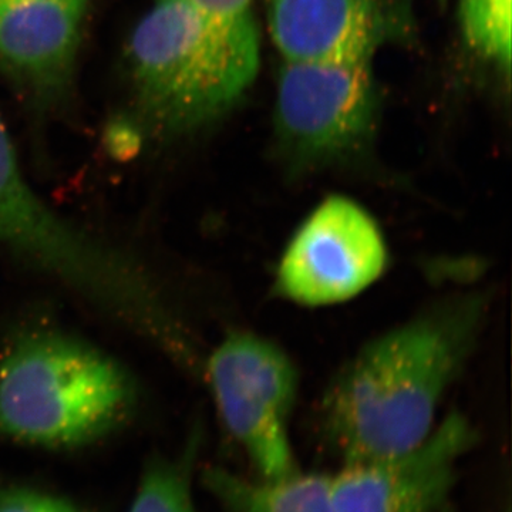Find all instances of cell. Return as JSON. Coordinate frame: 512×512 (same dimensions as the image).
<instances>
[{
	"label": "cell",
	"mask_w": 512,
	"mask_h": 512,
	"mask_svg": "<svg viewBox=\"0 0 512 512\" xmlns=\"http://www.w3.org/2000/svg\"><path fill=\"white\" fill-rule=\"evenodd\" d=\"M480 292L446 296L367 342L333 377L320 414L343 464L394 456L436 429L487 319Z\"/></svg>",
	"instance_id": "1"
},
{
	"label": "cell",
	"mask_w": 512,
	"mask_h": 512,
	"mask_svg": "<svg viewBox=\"0 0 512 512\" xmlns=\"http://www.w3.org/2000/svg\"><path fill=\"white\" fill-rule=\"evenodd\" d=\"M261 62L254 15L221 19L187 0H153L128 63L138 109L161 133H191L231 110Z\"/></svg>",
	"instance_id": "2"
},
{
	"label": "cell",
	"mask_w": 512,
	"mask_h": 512,
	"mask_svg": "<svg viewBox=\"0 0 512 512\" xmlns=\"http://www.w3.org/2000/svg\"><path fill=\"white\" fill-rule=\"evenodd\" d=\"M137 399L126 367L63 330H23L0 353V440L87 446L123 426Z\"/></svg>",
	"instance_id": "3"
},
{
	"label": "cell",
	"mask_w": 512,
	"mask_h": 512,
	"mask_svg": "<svg viewBox=\"0 0 512 512\" xmlns=\"http://www.w3.org/2000/svg\"><path fill=\"white\" fill-rule=\"evenodd\" d=\"M379 107L372 59L285 60L274 120L286 173L302 177L363 160Z\"/></svg>",
	"instance_id": "4"
},
{
	"label": "cell",
	"mask_w": 512,
	"mask_h": 512,
	"mask_svg": "<svg viewBox=\"0 0 512 512\" xmlns=\"http://www.w3.org/2000/svg\"><path fill=\"white\" fill-rule=\"evenodd\" d=\"M204 376L222 423L259 477L274 480L298 471L289 421L299 375L288 353L258 333L235 330L208 357Z\"/></svg>",
	"instance_id": "5"
},
{
	"label": "cell",
	"mask_w": 512,
	"mask_h": 512,
	"mask_svg": "<svg viewBox=\"0 0 512 512\" xmlns=\"http://www.w3.org/2000/svg\"><path fill=\"white\" fill-rule=\"evenodd\" d=\"M387 264L389 248L373 215L352 198L330 195L293 232L274 288L295 305L325 308L362 295Z\"/></svg>",
	"instance_id": "6"
},
{
	"label": "cell",
	"mask_w": 512,
	"mask_h": 512,
	"mask_svg": "<svg viewBox=\"0 0 512 512\" xmlns=\"http://www.w3.org/2000/svg\"><path fill=\"white\" fill-rule=\"evenodd\" d=\"M477 430L460 412L448 413L426 440L394 456L343 464L329 474L338 512H440Z\"/></svg>",
	"instance_id": "7"
},
{
	"label": "cell",
	"mask_w": 512,
	"mask_h": 512,
	"mask_svg": "<svg viewBox=\"0 0 512 512\" xmlns=\"http://www.w3.org/2000/svg\"><path fill=\"white\" fill-rule=\"evenodd\" d=\"M285 60L372 59L416 36L413 0H266Z\"/></svg>",
	"instance_id": "8"
},
{
	"label": "cell",
	"mask_w": 512,
	"mask_h": 512,
	"mask_svg": "<svg viewBox=\"0 0 512 512\" xmlns=\"http://www.w3.org/2000/svg\"><path fill=\"white\" fill-rule=\"evenodd\" d=\"M0 248L64 288L83 284L100 262L99 239L60 217L33 190L0 120Z\"/></svg>",
	"instance_id": "9"
},
{
	"label": "cell",
	"mask_w": 512,
	"mask_h": 512,
	"mask_svg": "<svg viewBox=\"0 0 512 512\" xmlns=\"http://www.w3.org/2000/svg\"><path fill=\"white\" fill-rule=\"evenodd\" d=\"M89 0H0V64L40 90L72 72Z\"/></svg>",
	"instance_id": "10"
},
{
	"label": "cell",
	"mask_w": 512,
	"mask_h": 512,
	"mask_svg": "<svg viewBox=\"0 0 512 512\" xmlns=\"http://www.w3.org/2000/svg\"><path fill=\"white\" fill-rule=\"evenodd\" d=\"M202 483L228 512H338L329 474L298 470L274 480H249L215 467L204 471Z\"/></svg>",
	"instance_id": "11"
},
{
	"label": "cell",
	"mask_w": 512,
	"mask_h": 512,
	"mask_svg": "<svg viewBox=\"0 0 512 512\" xmlns=\"http://www.w3.org/2000/svg\"><path fill=\"white\" fill-rule=\"evenodd\" d=\"M197 446V434H194L180 457L151 460L128 512H198L191 491Z\"/></svg>",
	"instance_id": "12"
},
{
	"label": "cell",
	"mask_w": 512,
	"mask_h": 512,
	"mask_svg": "<svg viewBox=\"0 0 512 512\" xmlns=\"http://www.w3.org/2000/svg\"><path fill=\"white\" fill-rule=\"evenodd\" d=\"M512 0H460L458 22L467 46L510 74Z\"/></svg>",
	"instance_id": "13"
},
{
	"label": "cell",
	"mask_w": 512,
	"mask_h": 512,
	"mask_svg": "<svg viewBox=\"0 0 512 512\" xmlns=\"http://www.w3.org/2000/svg\"><path fill=\"white\" fill-rule=\"evenodd\" d=\"M0 512H90L69 498L28 485L0 483Z\"/></svg>",
	"instance_id": "14"
},
{
	"label": "cell",
	"mask_w": 512,
	"mask_h": 512,
	"mask_svg": "<svg viewBox=\"0 0 512 512\" xmlns=\"http://www.w3.org/2000/svg\"><path fill=\"white\" fill-rule=\"evenodd\" d=\"M190 5L214 18L239 19L252 15L254 0H187Z\"/></svg>",
	"instance_id": "15"
},
{
	"label": "cell",
	"mask_w": 512,
	"mask_h": 512,
	"mask_svg": "<svg viewBox=\"0 0 512 512\" xmlns=\"http://www.w3.org/2000/svg\"><path fill=\"white\" fill-rule=\"evenodd\" d=\"M437 2H439L441 6L447 5V0H437Z\"/></svg>",
	"instance_id": "16"
}]
</instances>
